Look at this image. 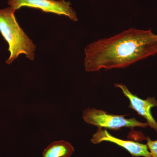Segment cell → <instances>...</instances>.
<instances>
[{
    "label": "cell",
    "mask_w": 157,
    "mask_h": 157,
    "mask_svg": "<svg viewBox=\"0 0 157 157\" xmlns=\"http://www.w3.org/2000/svg\"><path fill=\"white\" fill-rule=\"evenodd\" d=\"M157 54V35L151 30L131 28L85 48L86 72L123 68Z\"/></svg>",
    "instance_id": "obj_1"
},
{
    "label": "cell",
    "mask_w": 157,
    "mask_h": 157,
    "mask_svg": "<svg viewBox=\"0 0 157 157\" xmlns=\"http://www.w3.org/2000/svg\"><path fill=\"white\" fill-rule=\"evenodd\" d=\"M16 10L11 7L0 9V33L8 42L10 56L6 61L12 63L21 54L30 60L35 58L36 45L19 26L14 16Z\"/></svg>",
    "instance_id": "obj_2"
},
{
    "label": "cell",
    "mask_w": 157,
    "mask_h": 157,
    "mask_svg": "<svg viewBox=\"0 0 157 157\" xmlns=\"http://www.w3.org/2000/svg\"><path fill=\"white\" fill-rule=\"evenodd\" d=\"M125 115H117L109 114L102 109L87 108L83 111L82 118L86 123L110 130H119L121 128H133L148 126L147 123L138 121L135 118L128 119Z\"/></svg>",
    "instance_id": "obj_3"
},
{
    "label": "cell",
    "mask_w": 157,
    "mask_h": 157,
    "mask_svg": "<svg viewBox=\"0 0 157 157\" xmlns=\"http://www.w3.org/2000/svg\"><path fill=\"white\" fill-rule=\"evenodd\" d=\"M8 5L14 10L23 7L40 9L45 12L67 16L73 21H78L76 12L66 0H9Z\"/></svg>",
    "instance_id": "obj_4"
},
{
    "label": "cell",
    "mask_w": 157,
    "mask_h": 157,
    "mask_svg": "<svg viewBox=\"0 0 157 157\" xmlns=\"http://www.w3.org/2000/svg\"><path fill=\"white\" fill-rule=\"evenodd\" d=\"M103 141L116 144L125 149L133 157H152L146 144L120 139L110 135L107 130L98 128V131L91 139V142L98 144Z\"/></svg>",
    "instance_id": "obj_5"
},
{
    "label": "cell",
    "mask_w": 157,
    "mask_h": 157,
    "mask_svg": "<svg viewBox=\"0 0 157 157\" xmlns=\"http://www.w3.org/2000/svg\"><path fill=\"white\" fill-rule=\"evenodd\" d=\"M115 86L120 88L124 95L130 101L129 108L145 119L148 126L157 133V122L152 115L151 111L152 108L157 107V100L155 98H147L144 100L132 94L124 85L116 83Z\"/></svg>",
    "instance_id": "obj_6"
},
{
    "label": "cell",
    "mask_w": 157,
    "mask_h": 157,
    "mask_svg": "<svg viewBox=\"0 0 157 157\" xmlns=\"http://www.w3.org/2000/svg\"><path fill=\"white\" fill-rule=\"evenodd\" d=\"M75 151L73 145L64 140H56L44 149L42 157H70Z\"/></svg>",
    "instance_id": "obj_7"
},
{
    "label": "cell",
    "mask_w": 157,
    "mask_h": 157,
    "mask_svg": "<svg viewBox=\"0 0 157 157\" xmlns=\"http://www.w3.org/2000/svg\"><path fill=\"white\" fill-rule=\"evenodd\" d=\"M147 145L152 157H157V140H152L149 137H146Z\"/></svg>",
    "instance_id": "obj_8"
}]
</instances>
